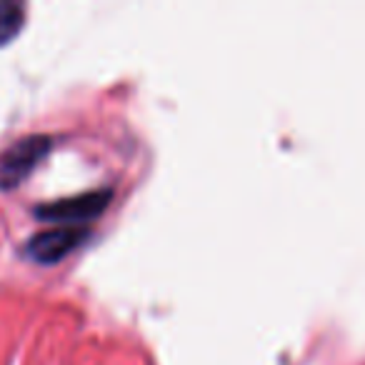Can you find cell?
Returning a JSON list of instances; mask_svg holds the SVG:
<instances>
[{
  "mask_svg": "<svg viewBox=\"0 0 365 365\" xmlns=\"http://www.w3.org/2000/svg\"><path fill=\"white\" fill-rule=\"evenodd\" d=\"M110 198H113V190H108V188L106 190H91V193H81V195H73V198L41 205V208H36V215L41 220L58 223V225L88 223V220L98 218V215L108 208Z\"/></svg>",
  "mask_w": 365,
  "mask_h": 365,
  "instance_id": "cell-2",
  "label": "cell"
},
{
  "mask_svg": "<svg viewBox=\"0 0 365 365\" xmlns=\"http://www.w3.org/2000/svg\"><path fill=\"white\" fill-rule=\"evenodd\" d=\"M88 238H91V230H86L83 225H56V228L33 235L26 245V253L36 263L53 265L71 255L76 248H81Z\"/></svg>",
  "mask_w": 365,
  "mask_h": 365,
  "instance_id": "cell-3",
  "label": "cell"
},
{
  "mask_svg": "<svg viewBox=\"0 0 365 365\" xmlns=\"http://www.w3.org/2000/svg\"><path fill=\"white\" fill-rule=\"evenodd\" d=\"M51 138L48 135H28L13 143L0 155V188H16L38 168V163L51 153Z\"/></svg>",
  "mask_w": 365,
  "mask_h": 365,
  "instance_id": "cell-1",
  "label": "cell"
},
{
  "mask_svg": "<svg viewBox=\"0 0 365 365\" xmlns=\"http://www.w3.org/2000/svg\"><path fill=\"white\" fill-rule=\"evenodd\" d=\"M26 23V6L21 3H0V46L11 43Z\"/></svg>",
  "mask_w": 365,
  "mask_h": 365,
  "instance_id": "cell-4",
  "label": "cell"
}]
</instances>
